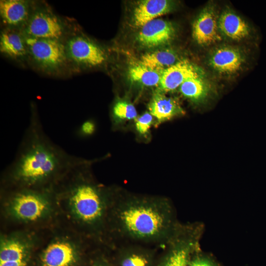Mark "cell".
I'll return each mask as SVG.
<instances>
[{
	"label": "cell",
	"instance_id": "2",
	"mask_svg": "<svg viewBox=\"0 0 266 266\" xmlns=\"http://www.w3.org/2000/svg\"><path fill=\"white\" fill-rule=\"evenodd\" d=\"M53 189L59 222L98 244L106 245L113 195L94 181L87 162L71 168Z\"/></svg>",
	"mask_w": 266,
	"mask_h": 266
},
{
	"label": "cell",
	"instance_id": "15",
	"mask_svg": "<svg viewBox=\"0 0 266 266\" xmlns=\"http://www.w3.org/2000/svg\"><path fill=\"white\" fill-rule=\"evenodd\" d=\"M215 12L212 7H206L200 13L193 26V35L197 42L209 45L220 39Z\"/></svg>",
	"mask_w": 266,
	"mask_h": 266
},
{
	"label": "cell",
	"instance_id": "26",
	"mask_svg": "<svg viewBox=\"0 0 266 266\" xmlns=\"http://www.w3.org/2000/svg\"><path fill=\"white\" fill-rule=\"evenodd\" d=\"M188 266H219L207 256L198 255L190 259Z\"/></svg>",
	"mask_w": 266,
	"mask_h": 266
},
{
	"label": "cell",
	"instance_id": "14",
	"mask_svg": "<svg viewBox=\"0 0 266 266\" xmlns=\"http://www.w3.org/2000/svg\"><path fill=\"white\" fill-rule=\"evenodd\" d=\"M34 6L25 0H2L0 15L6 28L21 29L28 21Z\"/></svg>",
	"mask_w": 266,
	"mask_h": 266
},
{
	"label": "cell",
	"instance_id": "11",
	"mask_svg": "<svg viewBox=\"0 0 266 266\" xmlns=\"http://www.w3.org/2000/svg\"><path fill=\"white\" fill-rule=\"evenodd\" d=\"M175 33V28L170 22L156 19L141 28L136 39L143 47L155 48L169 43L173 39Z\"/></svg>",
	"mask_w": 266,
	"mask_h": 266
},
{
	"label": "cell",
	"instance_id": "8",
	"mask_svg": "<svg viewBox=\"0 0 266 266\" xmlns=\"http://www.w3.org/2000/svg\"><path fill=\"white\" fill-rule=\"evenodd\" d=\"M63 42L72 70L100 66L107 61L106 52L101 46L77 32H68Z\"/></svg>",
	"mask_w": 266,
	"mask_h": 266
},
{
	"label": "cell",
	"instance_id": "9",
	"mask_svg": "<svg viewBox=\"0 0 266 266\" xmlns=\"http://www.w3.org/2000/svg\"><path fill=\"white\" fill-rule=\"evenodd\" d=\"M21 30L27 37L63 41L68 32L61 18L45 6H34L29 19Z\"/></svg>",
	"mask_w": 266,
	"mask_h": 266
},
{
	"label": "cell",
	"instance_id": "16",
	"mask_svg": "<svg viewBox=\"0 0 266 266\" xmlns=\"http://www.w3.org/2000/svg\"><path fill=\"white\" fill-rule=\"evenodd\" d=\"M172 3L166 0H145L138 3L133 12V23L136 27L141 28L156 18L168 13Z\"/></svg>",
	"mask_w": 266,
	"mask_h": 266
},
{
	"label": "cell",
	"instance_id": "27",
	"mask_svg": "<svg viewBox=\"0 0 266 266\" xmlns=\"http://www.w3.org/2000/svg\"><path fill=\"white\" fill-rule=\"evenodd\" d=\"M95 129V124L92 121H85L77 129L76 135L79 137L90 135L94 133Z\"/></svg>",
	"mask_w": 266,
	"mask_h": 266
},
{
	"label": "cell",
	"instance_id": "1",
	"mask_svg": "<svg viewBox=\"0 0 266 266\" xmlns=\"http://www.w3.org/2000/svg\"><path fill=\"white\" fill-rule=\"evenodd\" d=\"M85 162L50 139L33 104L15 157L0 175V189H52L71 168Z\"/></svg>",
	"mask_w": 266,
	"mask_h": 266
},
{
	"label": "cell",
	"instance_id": "18",
	"mask_svg": "<svg viewBox=\"0 0 266 266\" xmlns=\"http://www.w3.org/2000/svg\"><path fill=\"white\" fill-rule=\"evenodd\" d=\"M148 108L150 114L156 117L159 122L184 113L175 99L167 97L159 91L153 95Z\"/></svg>",
	"mask_w": 266,
	"mask_h": 266
},
{
	"label": "cell",
	"instance_id": "28",
	"mask_svg": "<svg viewBox=\"0 0 266 266\" xmlns=\"http://www.w3.org/2000/svg\"><path fill=\"white\" fill-rule=\"evenodd\" d=\"M106 264V262L99 261L95 262L93 266H108Z\"/></svg>",
	"mask_w": 266,
	"mask_h": 266
},
{
	"label": "cell",
	"instance_id": "21",
	"mask_svg": "<svg viewBox=\"0 0 266 266\" xmlns=\"http://www.w3.org/2000/svg\"><path fill=\"white\" fill-rule=\"evenodd\" d=\"M162 71L149 68L138 62L129 67L128 77L132 82L147 86H159Z\"/></svg>",
	"mask_w": 266,
	"mask_h": 266
},
{
	"label": "cell",
	"instance_id": "23",
	"mask_svg": "<svg viewBox=\"0 0 266 266\" xmlns=\"http://www.w3.org/2000/svg\"><path fill=\"white\" fill-rule=\"evenodd\" d=\"M181 93L194 101L203 100L208 93V87L201 74L185 80L179 87Z\"/></svg>",
	"mask_w": 266,
	"mask_h": 266
},
{
	"label": "cell",
	"instance_id": "13",
	"mask_svg": "<svg viewBox=\"0 0 266 266\" xmlns=\"http://www.w3.org/2000/svg\"><path fill=\"white\" fill-rule=\"evenodd\" d=\"M0 51L2 55L17 62L28 61L26 38L20 29L5 27L1 30Z\"/></svg>",
	"mask_w": 266,
	"mask_h": 266
},
{
	"label": "cell",
	"instance_id": "25",
	"mask_svg": "<svg viewBox=\"0 0 266 266\" xmlns=\"http://www.w3.org/2000/svg\"><path fill=\"white\" fill-rule=\"evenodd\" d=\"M153 116L150 112H146L136 119L135 126L141 134L147 133L153 122Z\"/></svg>",
	"mask_w": 266,
	"mask_h": 266
},
{
	"label": "cell",
	"instance_id": "20",
	"mask_svg": "<svg viewBox=\"0 0 266 266\" xmlns=\"http://www.w3.org/2000/svg\"><path fill=\"white\" fill-rule=\"evenodd\" d=\"M178 61V56L174 51L165 48L144 54L138 62L149 68L163 72Z\"/></svg>",
	"mask_w": 266,
	"mask_h": 266
},
{
	"label": "cell",
	"instance_id": "12",
	"mask_svg": "<svg viewBox=\"0 0 266 266\" xmlns=\"http://www.w3.org/2000/svg\"><path fill=\"white\" fill-rule=\"evenodd\" d=\"M201 74L200 70L189 61L179 60L162 72L158 86L159 91H174L187 79Z\"/></svg>",
	"mask_w": 266,
	"mask_h": 266
},
{
	"label": "cell",
	"instance_id": "4",
	"mask_svg": "<svg viewBox=\"0 0 266 266\" xmlns=\"http://www.w3.org/2000/svg\"><path fill=\"white\" fill-rule=\"evenodd\" d=\"M1 230L40 231L59 222L53 189H0Z\"/></svg>",
	"mask_w": 266,
	"mask_h": 266
},
{
	"label": "cell",
	"instance_id": "24",
	"mask_svg": "<svg viewBox=\"0 0 266 266\" xmlns=\"http://www.w3.org/2000/svg\"><path fill=\"white\" fill-rule=\"evenodd\" d=\"M112 116L116 122L120 120L135 119L137 112L132 103L125 100H118L113 106Z\"/></svg>",
	"mask_w": 266,
	"mask_h": 266
},
{
	"label": "cell",
	"instance_id": "5",
	"mask_svg": "<svg viewBox=\"0 0 266 266\" xmlns=\"http://www.w3.org/2000/svg\"><path fill=\"white\" fill-rule=\"evenodd\" d=\"M100 246L59 222L39 232L33 266H83Z\"/></svg>",
	"mask_w": 266,
	"mask_h": 266
},
{
	"label": "cell",
	"instance_id": "3",
	"mask_svg": "<svg viewBox=\"0 0 266 266\" xmlns=\"http://www.w3.org/2000/svg\"><path fill=\"white\" fill-rule=\"evenodd\" d=\"M177 224L171 203L165 199L113 195L108 219L107 244L120 238L138 244L166 243Z\"/></svg>",
	"mask_w": 266,
	"mask_h": 266
},
{
	"label": "cell",
	"instance_id": "22",
	"mask_svg": "<svg viewBox=\"0 0 266 266\" xmlns=\"http://www.w3.org/2000/svg\"><path fill=\"white\" fill-rule=\"evenodd\" d=\"M152 255L145 249L133 247L123 250L120 254V266H152Z\"/></svg>",
	"mask_w": 266,
	"mask_h": 266
},
{
	"label": "cell",
	"instance_id": "19",
	"mask_svg": "<svg viewBox=\"0 0 266 266\" xmlns=\"http://www.w3.org/2000/svg\"><path fill=\"white\" fill-rule=\"evenodd\" d=\"M218 28L227 37L240 40L249 35L250 29L246 23L233 12L226 11L220 17Z\"/></svg>",
	"mask_w": 266,
	"mask_h": 266
},
{
	"label": "cell",
	"instance_id": "17",
	"mask_svg": "<svg viewBox=\"0 0 266 266\" xmlns=\"http://www.w3.org/2000/svg\"><path fill=\"white\" fill-rule=\"evenodd\" d=\"M210 63L217 71L224 74H233L240 69L243 59L237 49L224 46L213 52L210 57Z\"/></svg>",
	"mask_w": 266,
	"mask_h": 266
},
{
	"label": "cell",
	"instance_id": "10",
	"mask_svg": "<svg viewBox=\"0 0 266 266\" xmlns=\"http://www.w3.org/2000/svg\"><path fill=\"white\" fill-rule=\"evenodd\" d=\"M191 226L177 228L166 243L167 251L157 266H188L198 249V231Z\"/></svg>",
	"mask_w": 266,
	"mask_h": 266
},
{
	"label": "cell",
	"instance_id": "6",
	"mask_svg": "<svg viewBox=\"0 0 266 266\" xmlns=\"http://www.w3.org/2000/svg\"><path fill=\"white\" fill-rule=\"evenodd\" d=\"M39 232L0 230V266H33Z\"/></svg>",
	"mask_w": 266,
	"mask_h": 266
},
{
	"label": "cell",
	"instance_id": "7",
	"mask_svg": "<svg viewBox=\"0 0 266 266\" xmlns=\"http://www.w3.org/2000/svg\"><path fill=\"white\" fill-rule=\"evenodd\" d=\"M25 38L28 61L37 69L50 75L60 74L70 69L63 40Z\"/></svg>",
	"mask_w": 266,
	"mask_h": 266
}]
</instances>
